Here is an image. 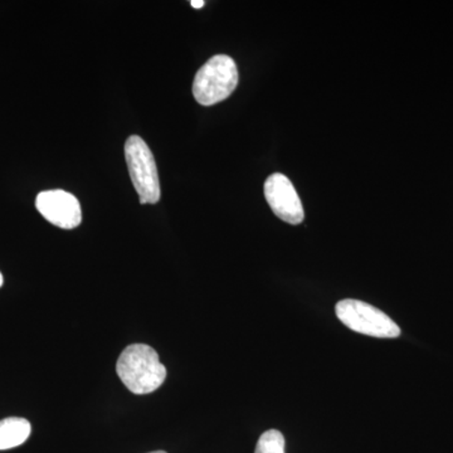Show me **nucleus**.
<instances>
[{"label":"nucleus","instance_id":"nucleus-1","mask_svg":"<svg viewBox=\"0 0 453 453\" xmlns=\"http://www.w3.org/2000/svg\"><path fill=\"white\" fill-rule=\"evenodd\" d=\"M116 372L134 395H149L162 387L166 378L165 365L153 348L145 344L129 345L119 357Z\"/></svg>","mask_w":453,"mask_h":453},{"label":"nucleus","instance_id":"nucleus-2","mask_svg":"<svg viewBox=\"0 0 453 453\" xmlns=\"http://www.w3.org/2000/svg\"><path fill=\"white\" fill-rule=\"evenodd\" d=\"M238 85L237 65L229 56L211 57L193 82V95L202 106H213L231 96Z\"/></svg>","mask_w":453,"mask_h":453},{"label":"nucleus","instance_id":"nucleus-3","mask_svg":"<svg viewBox=\"0 0 453 453\" xmlns=\"http://www.w3.org/2000/svg\"><path fill=\"white\" fill-rule=\"evenodd\" d=\"M125 159L131 181L142 204H157L160 201L159 173L148 144L138 135H131L125 142Z\"/></svg>","mask_w":453,"mask_h":453},{"label":"nucleus","instance_id":"nucleus-4","mask_svg":"<svg viewBox=\"0 0 453 453\" xmlns=\"http://www.w3.org/2000/svg\"><path fill=\"white\" fill-rule=\"evenodd\" d=\"M335 311L339 320L353 332L374 338H398L401 335L398 325L388 315L363 301H340Z\"/></svg>","mask_w":453,"mask_h":453},{"label":"nucleus","instance_id":"nucleus-5","mask_svg":"<svg viewBox=\"0 0 453 453\" xmlns=\"http://www.w3.org/2000/svg\"><path fill=\"white\" fill-rule=\"evenodd\" d=\"M35 207L44 219L62 229L81 225L82 211L79 199L62 189L44 190L37 196Z\"/></svg>","mask_w":453,"mask_h":453},{"label":"nucleus","instance_id":"nucleus-6","mask_svg":"<svg viewBox=\"0 0 453 453\" xmlns=\"http://www.w3.org/2000/svg\"><path fill=\"white\" fill-rule=\"evenodd\" d=\"M265 196L273 213L283 222L300 225L305 217L303 203L290 179L280 173L270 175L265 181Z\"/></svg>","mask_w":453,"mask_h":453},{"label":"nucleus","instance_id":"nucleus-7","mask_svg":"<svg viewBox=\"0 0 453 453\" xmlns=\"http://www.w3.org/2000/svg\"><path fill=\"white\" fill-rule=\"evenodd\" d=\"M32 426L26 418L9 417L0 421V451L23 445L31 436Z\"/></svg>","mask_w":453,"mask_h":453},{"label":"nucleus","instance_id":"nucleus-8","mask_svg":"<svg viewBox=\"0 0 453 453\" xmlns=\"http://www.w3.org/2000/svg\"><path fill=\"white\" fill-rule=\"evenodd\" d=\"M255 453H285V437L277 429H268L259 437Z\"/></svg>","mask_w":453,"mask_h":453},{"label":"nucleus","instance_id":"nucleus-9","mask_svg":"<svg viewBox=\"0 0 453 453\" xmlns=\"http://www.w3.org/2000/svg\"><path fill=\"white\" fill-rule=\"evenodd\" d=\"M190 5L196 9H201L203 8V5H204V2H203V0H192V2H190Z\"/></svg>","mask_w":453,"mask_h":453},{"label":"nucleus","instance_id":"nucleus-10","mask_svg":"<svg viewBox=\"0 0 453 453\" xmlns=\"http://www.w3.org/2000/svg\"><path fill=\"white\" fill-rule=\"evenodd\" d=\"M3 283H4V279H3L2 273H0V288H2Z\"/></svg>","mask_w":453,"mask_h":453},{"label":"nucleus","instance_id":"nucleus-11","mask_svg":"<svg viewBox=\"0 0 453 453\" xmlns=\"http://www.w3.org/2000/svg\"><path fill=\"white\" fill-rule=\"evenodd\" d=\"M150 453H166V452H164V451H154V452H150Z\"/></svg>","mask_w":453,"mask_h":453}]
</instances>
